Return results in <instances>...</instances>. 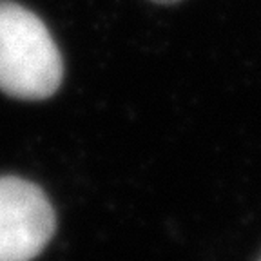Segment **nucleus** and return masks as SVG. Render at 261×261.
<instances>
[{
    "instance_id": "1",
    "label": "nucleus",
    "mask_w": 261,
    "mask_h": 261,
    "mask_svg": "<svg viewBox=\"0 0 261 261\" xmlns=\"http://www.w3.org/2000/svg\"><path fill=\"white\" fill-rule=\"evenodd\" d=\"M64 76L60 51L35 13L0 0V91L20 100H44Z\"/></svg>"
},
{
    "instance_id": "2",
    "label": "nucleus",
    "mask_w": 261,
    "mask_h": 261,
    "mask_svg": "<svg viewBox=\"0 0 261 261\" xmlns=\"http://www.w3.org/2000/svg\"><path fill=\"white\" fill-rule=\"evenodd\" d=\"M55 227V211L40 187L22 178H0V261L35 259Z\"/></svg>"
},
{
    "instance_id": "3",
    "label": "nucleus",
    "mask_w": 261,
    "mask_h": 261,
    "mask_svg": "<svg viewBox=\"0 0 261 261\" xmlns=\"http://www.w3.org/2000/svg\"><path fill=\"white\" fill-rule=\"evenodd\" d=\"M154 2H160V4H174L178 0H154Z\"/></svg>"
}]
</instances>
